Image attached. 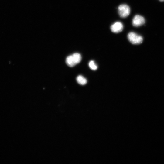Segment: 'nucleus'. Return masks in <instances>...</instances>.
Returning a JSON list of instances; mask_svg holds the SVG:
<instances>
[{
	"label": "nucleus",
	"instance_id": "obj_1",
	"mask_svg": "<svg viewBox=\"0 0 164 164\" xmlns=\"http://www.w3.org/2000/svg\"><path fill=\"white\" fill-rule=\"evenodd\" d=\"M127 37L129 41L134 44H141L143 40V38L141 36L133 32L129 33Z\"/></svg>",
	"mask_w": 164,
	"mask_h": 164
},
{
	"label": "nucleus",
	"instance_id": "obj_2",
	"mask_svg": "<svg viewBox=\"0 0 164 164\" xmlns=\"http://www.w3.org/2000/svg\"><path fill=\"white\" fill-rule=\"evenodd\" d=\"M118 11L120 16L121 18H125L130 14V9L127 5L122 4L118 7Z\"/></svg>",
	"mask_w": 164,
	"mask_h": 164
},
{
	"label": "nucleus",
	"instance_id": "obj_3",
	"mask_svg": "<svg viewBox=\"0 0 164 164\" xmlns=\"http://www.w3.org/2000/svg\"><path fill=\"white\" fill-rule=\"evenodd\" d=\"M145 22L144 18L139 15H135L132 20V24L135 27L139 26L144 24Z\"/></svg>",
	"mask_w": 164,
	"mask_h": 164
},
{
	"label": "nucleus",
	"instance_id": "obj_4",
	"mask_svg": "<svg viewBox=\"0 0 164 164\" xmlns=\"http://www.w3.org/2000/svg\"><path fill=\"white\" fill-rule=\"evenodd\" d=\"M123 26L122 23L120 22H117L112 25L110 27L112 32L118 33L121 32L123 30Z\"/></svg>",
	"mask_w": 164,
	"mask_h": 164
},
{
	"label": "nucleus",
	"instance_id": "obj_5",
	"mask_svg": "<svg viewBox=\"0 0 164 164\" xmlns=\"http://www.w3.org/2000/svg\"><path fill=\"white\" fill-rule=\"evenodd\" d=\"M73 60L72 55H71L67 57L66 62L68 66L70 67H73L76 65Z\"/></svg>",
	"mask_w": 164,
	"mask_h": 164
},
{
	"label": "nucleus",
	"instance_id": "obj_6",
	"mask_svg": "<svg viewBox=\"0 0 164 164\" xmlns=\"http://www.w3.org/2000/svg\"><path fill=\"white\" fill-rule=\"evenodd\" d=\"M74 61L76 64L79 63L81 60V55L77 53H75L72 55Z\"/></svg>",
	"mask_w": 164,
	"mask_h": 164
},
{
	"label": "nucleus",
	"instance_id": "obj_7",
	"mask_svg": "<svg viewBox=\"0 0 164 164\" xmlns=\"http://www.w3.org/2000/svg\"><path fill=\"white\" fill-rule=\"evenodd\" d=\"M76 80L79 84L81 85H85L87 82V79L83 76L80 75L77 77Z\"/></svg>",
	"mask_w": 164,
	"mask_h": 164
},
{
	"label": "nucleus",
	"instance_id": "obj_8",
	"mask_svg": "<svg viewBox=\"0 0 164 164\" xmlns=\"http://www.w3.org/2000/svg\"><path fill=\"white\" fill-rule=\"evenodd\" d=\"M89 67L93 70H95L97 68V66L93 60L90 61L88 64Z\"/></svg>",
	"mask_w": 164,
	"mask_h": 164
},
{
	"label": "nucleus",
	"instance_id": "obj_9",
	"mask_svg": "<svg viewBox=\"0 0 164 164\" xmlns=\"http://www.w3.org/2000/svg\"><path fill=\"white\" fill-rule=\"evenodd\" d=\"M159 0L162 2L164 1V0Z\"/></svg>",
	"mask_w": 164,
	"mask_h": 164
}]
</instances>
